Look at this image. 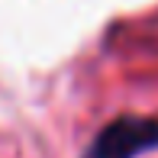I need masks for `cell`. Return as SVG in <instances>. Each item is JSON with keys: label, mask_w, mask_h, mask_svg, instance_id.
I'll use <instances>...</instances> for the list:
<instances>
[{"label": "cell", "mask_w": 158, "mask_h": 158, "mask_svg": "<svg viewBox=\"0 0 158 158\" xmlns=\"http://www.w3.org/2000/svg\"><path fill=\"white\" fill-rule=\"evenodd\" d=\"M158 152V116L119 113L87 142L81 158H139Z\"/></svg>", "instance_id": "obj_1"}]
</instances>
